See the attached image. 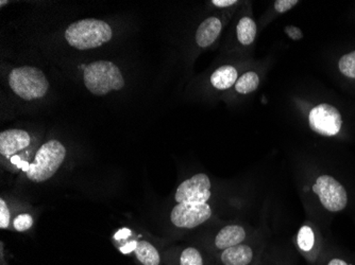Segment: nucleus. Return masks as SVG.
I'll use <instances>...</instances> for the list:
<instances>
[{"mask_svg":"<svg viewBox=\"0 0 355 265\" xmlns=\"http://www.w3.org/2000/svg\"><path fill=\"white\" fill-rule=\"evenodd\" d=\"M249 232L243 225L229 224L219 229L212 240L211 252L217 254L248 240Z\"/></svg>","mask_w":355,"mask_h":265,"instance_id":"11","label":"nucleus"},{"mask_svg":"<svg viewBox=\"0 0 355 265\" xmlns=\"http://www.w3.org/2000/svg\"><path fill=\"white\" fill-rule=\"evenodd\" d=\"M9 84L12 91L24 100L41 99L49 89L47 77L41 69L23 66L10 73Z\"/></svg>","mask_w":355,"mask_h":265,"instance_id":"5","label":"nucleus"},{"mask_svg":"<svg viewBox=\"0 0 355 265\" xmlns=\"http://www.w3.org/2000/svg\"><path fill=\"white\" fill-rule=\"evenodd\" d=\"M223 25L217 17H209L199 26L196 32V43L199 47L212 45L220 35Z\"/></svg>","mask_w":355,"mask_h":265,"instance_id":"14","label":"nucleus"},{"mask_svg":"<svg viewBox=\"0 0 355 265\" xmlns=\"http://www.w3.org/2000/svg\"><path fill=\"white\" fill-rule=\"evenodd\" d=\"M237 80L236 69L233 66L225 65L214 71L211 77V83L215 89L225 91L235 85Z\"/></svg>","mask_w":355,"mask_h":265,"instance_id":"16","label":"nucleus"},{"mask_svg":"<svg viewBox=\"0 0 355 265\" xmlns=\"http://www.w3.org/2000/svg\"><path fill=\"white\" fill-rule=\"evenodd\" d=\"M212 3L218 8L231 7L237 3L236 0H212Z\"/></svg>","mask_w":355,"mask_h":265,"instance_id":"27","label":"nucleus"},{"mask_svg":"<svg viewBox=\"0 0 355 265\" xmlns=\"http://www.w3.org/2000/svg\"><path fill=\"white\" fill-rule=\"evenodd\" d=\"M113 37L109 24L101 19H81L71 24L65 31V39L71 47L79 51L98 48Z\"/></svg>","mask_w":355,"mask_h":265,"instance_id":"2","label":"nucleus"},{"mask_svg":"<svg viewBox=\"0 0 355 265\" xmlns=\"http://www.w3.org/2000/svg\"><path fill=\"white\" fill-rule=\"evenodd\" d=\"M213 210L207 203H181L173 207L171 222L177 228L193 229L212 218Z\"/></svg>","mask_w":355,"mask_h":265,"instance_id":"8","label":"nucleus"},{"mask_svg":"<svg viewBox=\"0 0 355 265\" xmlns=\"http://www.w3.org/2000/svg\"><path fill=\"white\" fill-rule=\"evenodd\" d=\"M83 81L89 93L105 95L113 91H121L125 80L119 67L109 61H97L85 66Z\"/></svg>","mask_w":355,"mask_h":265,"instance_id":"3","label":"nucleus"},{"mask_svg":"<svg viewBox=\"0 0 355 265\" xmlns=\"http://www.w3.org/2000/svg\"><path fill=\"white\" fill-rule=\"evenodd\" d=\"M131 236V230L130 229L123 228L121 230L117 231L116 235H115L114 238L116 240H123V239H127L128 237Z\"/></svg>","mask_w":355,"mask_h":265,"instance_id":"28","label":"nucleus"},{"mask_svg":"<svg viewBox=\"0 0 355 265\" xmlns=\"http://www.w3.org/2000/svg\"><path fill=\"white\" fill-rule=\"evenodd\" d=\"M319 265H355V257L338 248L327 246Z\"/></svg>","mask_w":355,"mask_h":265,"instance_id":"17","label":"nucleus"},{"mask_svg":"<svg viewBox=\"0 0 355 265\" xmlns=\"http://www.w3.org/2000/svg\"><path fill=\"white\" fill-rule=\"evenodd\" d=\"M259 84H260V77L257 73H255L254 71H248L237 80L235 83V89L237 93L247 95V93L257 91Z\"/></svg>","mask_w":355,"mask_h":265,"instance_id":"19","label":"nucleus"},{"mask_svg":"<svg viewBox=\"0 0 355 265\" xmlns=\"http://www.w3.org/2000/svg\"><path fill=\"white\" fill-rule=\"evenodd\" d=\"M212 197V183L205 173L185 179L177 188L175 201L181 203H207Z\"/></svg>","mask_w":355,"mask_h":265,"instance_id":"10","label":"nucleus"},{"mask_svg":"<svg viewBox=\"0 0 355 265\" xmlns=\"http://www.w3.org/2000/svg\"><path fill=\"white\" fill-rule=\"evenodd\" d=\"M309 123L312 131L321 136H336L343 127L342 113L333 105L322 103L311 111Z\"/></svg>","mask_w":355,"mask_h":265,"instance_id":"9","label":"nucleus"},{"mask_svg":"<svg viewBox=\"0 0 355 265\" xmlns=\"http://www.w3.org/2000/svg\"><path fill=\"white\" fill-rule=\"evenodd\" d=\"M338 68L343 75L350 79H355V51L343 55L338 62Z\"/></svg>","mask_w":355,"mask_h":265,"instance_id":"20","label":"nucleus"},{"mask_svg":"<svg viewBox=\"0 0 355 265\" xmlns=\"http://www.w3.org/2000/svg\"><path fill=\"white\" fill-rule=\"evenodd\" d=\"M10 224V211L5 201L0 200V228H8Z\"/></svg>","mask_w":355,"mask_h":265,"instance_id":"22","label":"nucleus"},{"mask_svg":"<svg viewBox=\"0 0 355 265\" xmlns=\"http://www.w3.org/2000/svg\"><path fill=\"white\" fill-rule=\"evenodd\" d=\"M137 245V241H130V242L125 243V245L119 247V250L123 254H130V253L135 252Z\"/></svg>","mask_w":355,"mask_h":265,"instance_id":"26","label":"nucleus"},{"mask_svg":"<svg viewBox=\"0 0 355 265\" xmlns=\"http://www.w3.org/2000/svg\"><path fill=\"white\" fill-rule=\"evenodd\" d=\"M31 138L24 129H7L0 134V153L7 158L29 147Z\"/></svg>","mask_w":355,"mask_h":265,"instance_id":"12","label":"nucleus"},{"mask_svg":"<svg viewBox=\"0 0 355 265\" xmlns=\"http://www.w3.org/2000/svg\"><path fill=\"white\" fill-rule=\"evenodd\" d=\"M6 3H8V1H3H3H0V5H1V6H5Z\"/></svg>","mask_w":355,"mask_h":265,"instance_id":"29","label":"nucleus"},{"mask_svg":"<svg viewBox=\"0 0 355 265\" xmlns=\"http://www.w3.org/2000/svg\"><path fill=\"white\" fill-rule=\"evenodd\" d=\"M135 255L141 265H162V257L159 250L148 241H137Z\"/></svg>","mask_w":355,"mask_h":265,"instance_id":"15","label":"nucleus"},{"mask_svg":"<svg viewBox=\"0 0 355 265\" xmlns=\"http://www.w3.org/2000/svg\"><path fill=\"white\" fill-rule=\"evenodd\" d=\"M65 157L67 149L60 141H47L37 150L33 163H30L28 179L33 183L48 181L59 170Z\"/></svg>","mask_w":355,"mask_h":265,"instance_id":"4","label":"nucleus"},{"mask_svg":"<svg viewBox=\"0 0 355 265\" xmlns=\"http://www.w3.org/2000/svg\"><path fill=\"white\" fill-rule=\"evenodd\" d=\"M211 258H207L198 247L187 246L173 250L168 256L169 265H212Z\"/></svg>","mask_w":355,"mask_h":265,"instance_id":"13","label":"nucleus"},{"mask_svg":"<svg viewBox=\"0 0 355 265\" xmlns=\"http://www.w3.org/2000/svg\"><path fill=\"white\" fill-rule=\"evenodd\" d=\"M236 35L241 45H251L257 37V24L250 17H243L237 25Z\"/></svg>","mask_w":355,"mask_h":265,"instance_id":"18","label":"nucleus"},{"mask_svg":"<svg viewBox=\"0 0 355 265\" xmlns=\"http://www.w3.org/2000/svg\"><path fill=\"white\" fill-rule=\"evenodd\" d=\"M14 228L19 232H24V231L29 230L33 225V219L31 215L27 214V213H21V214L17 215L15 220H14Z\"/></svg>","mask_w":355,"mask_h":265,"instance_id":"21","label":"nucleus"},{"mask_svg":"<svg viewBox=\"0 0 355 265\" xmlns=\"http://www.w3.org/2000/svg\"><path fill=\"white\" fill-rule=\"evenodd\" d=\"M304 191L316 197L321 208L328 213H340L349 206L348 189L330 173L319 174L312 185L304 187Z\"/></svg>","mask_w":355,"mask_h":265,"instance_id":"1","label":"nucleus"},{"mask_svg":"<svg viewBox=\"0 0 355 265\" xmlns=\"http://www.w3.org/2000/svg\"><path fill=\"white\" fill-rule=\"evenodd\" d=\"M264 254L262 240H247L214 254V258H211V261L212 265H257L262 262Z\"/></svg>","mask_w":355,"mask_h":265,"instance_id":"6","label":"nucleus"},{"mask_svg":"<svg viewBox=\"0 0 355 265\" xmlns=\"http://www.w3.org/2000/svg\"><path fill=\"white\" fill-rule=\"evenodd\" d=\"M257 265H263V264H262V262H261L260 264H257Z\"/></svg>","mask_w":355,"mask_h":265,"instance_id":"30","label":"nucleus"},{"mask_svg":"<svg viewBox=\"0 0 355 265\" xmlns=\"http://www.w3.org/2000/svg\"><path fill=\"white\" fill-rule=\"evenodd\" d=\"M297 3H299L298 0H277L275 3V9L279 13H285L296 7Z\"/></svg>","mask_w":355,"mask_h":265,"instance_id":"23","label":"nucleus"},{"mask_svg":"<svg viewBox=\"0 0 355 265\" xmlns=\"http://www.w3.org/2000/svg\"><path fill=\"white\" fill-rule=\"evenodd\" d=\"M285 33L289 39H292L293 41H300L302 39L303 33L298 27L296 26H287L284 29Z\"/></svg>","mask_w":355,"mask_h":265,"instance_id":"25","label":"nucleus"},{"mask_svg":"<svg viewBox=\"0 0 355 265\" xmlns=\"http://www.w3.org/2000/svg\"><path fill=\"white\" fill-rule=\"evenodd\" d=\"M297 252L309 265H319L327 250L320 232L310 223H304L299 228L294 239Z\"/></svg>","mask_w":355,"mask_h":265,"instance_id":"7","label":"nucleus"},{"mask_svg":"<svg viewBox=\"0 0 355 265\" xmlns=\"http://www.w3.org/2000/svg\"><path fill=\"white\" fill-rule=\"evenodd\" d=\"M263 265H293L288 262L286 258H279L276 256H270V255H265L262 260Z\"/></svg>","mask_w":355,"mask_h":265,"instance_id":"24","label":"nucleus"}]
</instances>
